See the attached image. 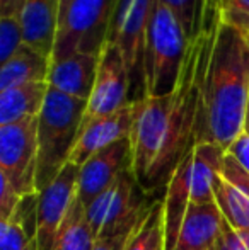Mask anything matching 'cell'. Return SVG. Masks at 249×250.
Masks as SVG:
<instances>
[{
  "label": "cell",
  "instance_id": "33",
  "mask_svg": "<svg viewBox=\"0 0 249 250\" xmlns=\"http://www.w3.org/2000/svg\"><path fill=\"white\" fill-rule=\"evenodd\" d=\"M75 2V0H60V16H58V22L63 19V16H65L67 12H68L70 5Z\"/></svg>",
  "mask_w": 249,
  "mask_h": 250
},
{
  "label": "cell",
  "instance_id": "16",
  "mask_svg": "<svg viewBox=\"0 0 249 250\" xmlns=\"http://www.w3.org/2000/svg\"><path fill=\"white\" fill-rule=\"evenodd\" d=\"M193 150L181 160L164 192V218H166V250H173L178 242L181 225L191 204Z\"/></svg>",
  "mask_w": 249,
  "mask_h": 250
},
{
  "label": "cell",
  "instance_id": "5",
  "mask_svg": "<svg viewBox=\"0 0 249 250\" xmlns=\"http://www.w3.org/2000/svg\"><path fill=\"white\" fill-rule=\"evenodd\" d=\"M118 0H75L58 22L51 62L72 55H99L108 41Z\"/></svg>",
  "mask_w": 249,
  "mask_h": 250
},
{
  "label": "cell",
  "instance_id": "7",
  "mask_svg": "<svg viewBox=\"0 0 249 250\" xmlns=\"http://www.w3.org/2000/svg\"><path fill=\"white\" fill-rule=\"evenodd\" d=\"M133 175L132 168H126L116 177V181L106 188L87 208H84L87 225L92 230L96 240L111 237L138 216L152 201L145 198Z\"/></svg>",
  "mask_w": 249,
  "mask_h": 250
},
{
  "label": "cell",
  "instance_id": "35",
  "mask_svg": "<svg viewBox=\"0 0 249 250\" xmlns=\"http://www.w3.org/2000/svg\"><path fill=\"white\" fill-rule=\"evenodd\" d=\"M222 3H224V0H220V5H222Z\"/></svg>",
  "mask_w": 249,
  "mask_h": 250
},
{
  "label": "cell",
  "instance_id": "24",
  "mask_svg": "<svg viewBox=\"0 0 249 250\" xmlns=\"http://www.w3.org/2000/svg\"><path fill=\"white\" fill-rule=\"evenodd\" d=\"M160 2L166 3L174 12L188 40L195 38L200 29V22H202L203 0H160Z\"/></svg>",
  "mask_w": 249,
  "mask_h": 250
},
{
  "label": "cell",
  "instance_id": "30",
  "mask_svg": "<svg viewBox=\"0 0 249 250\" xmlns=\"http://www.w3.org/2000/svg\"><path fill=\"white\" fill-rule=\"evenodd\" d=\"M222 177L226 181H229L234 188H237L239 191H243L244 194L249 196V174L230 157L226 151V160H224L222 167Z\"/></svg>",
  "mask_w": 249,
  "mask_h": 250
},
{
  "label": "cell",
  "instance_id": "11",
  "mask_svg": "<svg viewBox=\"0 0 249 250\" xmlns=\"http://www.w3.org/2000/svg\"><path fill=\"white\" fill-rule=\"evenodd\" d=\"M132 167V145L130 138L116 142L108 148L97 151L84 165L79 167L77 198L87 208L116 177Z\"/></svg>",
  "mask_w": 249,
  "mask_h": 250
},
{
  "label": "cell",
  "instance_id": "17",
  "mask_svg": "<svg viewBox=\"0 0 249 250\" xmlns=\"http://www.w3.org/2000/svg\"><path fill=\"white\" fill-rule=\"evenodd\" d=\"M226 150L213 143H196L193 148L191 170V203H215L213 184L222 174Z\"/></svg>",
  "mask_w": 249,
  "mask_h": 250
},
{
  "label": "cell",
  "instance_id": "15",
  "mask_svg": "<svg viewBox=\"0 0 249 250\" xmlns=\"http://www.w3.org/2000/svg\"><path fill=\"white\" fill-rule=\"evenodd\" d=\"M222 223L224 216L217 203H191L173 250H212L222 230Z\"/></svg>",
  "mask_w": 249,
  "mask_h": 250
},
{
  "label": "cell",
  "instance_id": "34",
  "mask_svg": "<svg viewBox=\"0 0 249 250\" xmlns=\"http://www.w3.org/2000/svg\"><path fill=\"white\" fill-rule=\"evenodd\" d=\"M244 133L249 135V99H248V105H246V116H244Z\"/></svg>",
  "mask_w": 249,
  "mask_h": 250
},
{
  "label": "cell",
  "instance_id": "27",
  "mask_svg": "<svg viewBox=\"0 0 249 250\" xmlns=\"http://www.w3.org/2000/svg\"><path fill=\"white\" fill-rule=\"evenodd\" d=\"M152 203H154V201H152ZM152 203H150V206H152ZM149 208H145V209H143L142 213L138 214V216L133 218V220L130 221L128 225H125V227L121 228L120 231L113 233L111 237L99 238V240H96V245H94L92 250H125L126 249V244H128V240L132 238L133 231L136 230V227H138V223L142 221V218L147 214Z\"/></svg>",
  "mask_w": 249,
  "mask_h": 250
},
{
  "label": "cell",
  "instance_id": "21",
  "mask_svg": "<svg viewBox=\"0 0 249 250\" xmlns=\"http://www.w3.org/2000/svg\"><path fill=\"white\" fill-rule=\"evenodd\" d=\"M215 203L222 213L224 220L236 230H249V196L234 188L229 181L217 177L213 184Z\"/></svg>",
  "mask_w": 249,
  "mask_h": 250
},
{
  "label": "cell",
  "instance_id": "4",
  "mask_svg": "<svg viewBox=\"0 0 249 250\" xmlns=\"http://www.w3.org/2000/svg\"><path fill=\"white\" fill-rule=\"evenodd\" d=\"M188 43L173 10L160 0H154L145 43V97L167 96L176 89Z\"/></svg>",
  "mask_w": 249,
  "mask_h": 250
},
{
  "label": "cell",
  "instance_id": "19",
  "mask_svg": "<svg viewBox=\"0 0 249 250\" xmlns=\"http://www.w3.org/2000/svg\"><path fill=\"white\" fill-rule=\"evenodd\" d=\"M51 60L34 48L23 44L19 51L0 65V90L24 83L46 82Z\"/></svg>",
  "mask_w": 249,
  "mask_h": 250
},
{
  "label": "cell",
  "instance_id": "8",
  "mask_svg": "<svg viewBox=\"0 0 249 250\" xmlns=\"http://www.w3.org/2000/svg\"><path fill=\"white\" fill-rule=\"evenodd\" d=\"M38 118L0 126V175L23 198L38 196Z\"/></svg>",
  "mask_w": 249,
  "mask_h": 250
},
{
  "label": "cell",
  "instance_id": "6",
  "mask_svg": "<svg viewBox=\"0 0 249 250\" xmlns=\"http://www.w3.org/2000/svg\"><path fill=\"white\" fill-rule=\"evenodd\" d=\"M154 0H118L108 41L121 51L130 75L132 102L145 99V43Z\"/></svg>",
  "mask_w": 249,
  "mask_h": 250
},
{
  "label": "cell",
  "instance_id": "25",
  "mask_svg": "<svg viewBox=\"0 0 249 250\" xmlns=\"http://www.w3.org/2000/svg\"><path fill=\"white\" fill-rule=\"evenodd\" d=\"M24 44L19 17H0V65L9 62Z\"/></svg>",
  "mask_w": 249,
  "mask_h": 250
},
{
  "label": "cell",
  "instance_id": "32",
  "mask_svg": "<svg viewBox=\"0 0 249 250\" xmlns=\"http://www.w3.org/2000/svg\"><path fill=\"white\" fill-rule=\"evenodd\" d=\"M24 0H0V17H19Z\"/></svg>",
  "mask_w": 249,
  "mask_h": 250
},
{
  "label": "cell",
  "instance_id": "12",
  "mask_svg": "<svg viewBox=\"0 0 249 250\" xmlns=\"http://www.w3.org/2000/svg\"><path fill=\"white\" fill-rule=\"evenodd\" d=\"M136 102H130L123 109L106 118H101L97 121L91 123L87 128H84L77 136V142L70 153L68 164L77 167L84 165L92 155L97 151L108 148L110 145L121 140L130 138L135 121Z\"/></svg>",
  "mask_w": 249,
  "mask_h": 250
},
{
  "label": "cell",
  "instance_id": "13",
  "mask_svg": "<svg viewBox=\"0 0 249 250\" xmlns=\"http://www.w3.org/2000/svg\"><path fill=\"white\" fill-rule=\"evenodd\" d=\"M97 65H99V55H91V53H80L58 62H51L46 82L50 89L75 99L89 101L96 82Z\"/></svg>",
  "mask_w": 249,
  "mask_h": 250
},
{
  "label": "cell",
  "instance_id": "31",
  "mask_svg": "<svg viewBox=\"0 0 249 250\" xmlns=\"http://www.w3.org/2000/svg\"><path fill=\"white\" fill-rule=\"evenodd\" d=\"M227 153L244 168L249 174V135L248 133H241L232 145L227 148Z\"/></svg>",
  "mask_w": 249,
  "mask_h": 250
},
{
  "label": "cell",
  "instance_id": "22",
  "mask_svg": "<svg viewBox=\"0 0 249 250\" xmlns=\"http://www.w3.org/2000/svg\"><path fill=\"white\" fill-rule=\"evenodd\" d=\"M94 245L96 237L86 221L82 203L77 198L55 250H92Z\"/></svg>",
  "mask_w": 249,
  "mask_h": 250
},
{
  "label": "cell",
  "instance_id": "23",
  "mask_svg": "<svg viewBox=\"0 0 249 250\" xmlns=\"http://www.w3.org/2000/svg\"><path fill=\"white\" fill-rule=\"evenodd\" d=\"M0 250H38L36 231H27L21 208L9 221L0 223Z\"/></svg>",
  "mask_w": 249,
  "mask_h": 250
},
{
  "label": "cell",
  "instance_id": "3",
  "mask_svg": "<svg viewBox=\"0 0 249 250\" xmlns=\"http://www.w3.org/2000/svg\"><path fill=\"white\" fill-rule=\"evenodd\" d=\"M86 105L87 101L75 99L55 89L48 90L45 105L38 116V194L50 186L68 164Z\"/></svg>",
  "mask_w": 249,
  "mask_h": 250
},
{
  "label": "cell",
  "instance_id": "10",
  "mask_svg": "<svg viewBox=\"0 0 249 250\" xmlns=\"http://www.w3.org/2000/svg\"><path fill=\"white\" fill-rule=\"evenodd\" d=\"M79 167L67 164L50 186L36 196L34 223L38 250H55L77 201Z\"/></svg>",
  "mask_w": 249,
  "mask_h": 250
},
{
  "label": "cell",
  "instance_id": "29",
  "mask_svg": "<svg viewBox=\"0 0 249 250\" xmlns=\"http://www.w3.org/2000/svg\"><path fill=\"white\" fill-rule=\"evenodd\" d=\"M24 198L14 189V186L0 175V223L9 221L19 211Z\"/></svg>",
  "mask_w": 249,
  "mask_h": 250
},
{
  "label": "cell",
  "instance_id": "26",
  "mask_svg": "<svg viewBox=\"0 0 249 250\" xmlns=\"http://www.w3.org/2000/svg\"><path fill=\"white\" fill-rule=\"evenodd\" d=\"M220 12L222 22L249 38V0H224Z\"/></svg>",
  "mask_w": 249,
  "mask_h": 250
},
{
  "label": "cell",
  "instance_id": "9",
  "mask_svg": "<svg viewBox=\"0 0 249 250\" xmlns=\"http://www.w3.org/2000/svg\"><path fill=\"white\" fill-rule=\"evenodd\" d=\"M130 94H132L130 75L121 51L113 43L106 41L99 53L96 82L87 101L79 133L87 128L91 123L114 114L125 105H128L132 102Z\"/></svg>",
  "mask_w": 249,
  "mask_h": 250
},
{
  "label": "cell",
  "instance_id": "18",
  "mask_svg": "<svg viewBox=\"0 0 249 250\" xmlns=\"http://www.w3.org/2000/svg\"><path fill=\"white\" fill-rule=\"evenodd\" d=\"M48 82L24 83L0 90V126L38 118L46 101Z\"/></svg>",
  "mask_w": 249,
  "mask_h": 250
},
{
  "label": "cell",
  "instance_id": "1",
  "mask_svg": "<svg viewBox=\"0 0 249 250\" xmlns=\"http://www.w3.org/2000/svg\"><path fill=\"white\" fill-rule=\"evenodd\" d=\"M200 29L188 43L176 89L167 96L136 102L130 145L132 172L145 194L166 189L171 175L195 148L202 62L220 22L219 0H203Z\"/></svg>",
  "mask_w": 249,
  "mask_h": 250
},
{
  "label": "cell",
  "instance_id": "14",
  "mask_svg": "<svg viewBox=\"0 0 249 250\" xmlns=\"http://www.w3.org/2000/svg\"><path fill=\"white\" fill-rule=\"evenodd\" d=\"M60 0H24L19 19L24 44L51 60L58 29Z\"/></svg>",
  "mask_w": 249,
  "mask_h": 250
},
{
  "label": "cell",
  "instance_id": "28",
  "mask_svg": "<svg viewBox=\"0 0 249 250\" xmlns=\"http://www.w3.org/2000/svg\"><path fill=\"white\" fill-rule=\"evenodd\" d=\"M212 250H249V230H236L226 220Z\"/></svg>",
  "mask_w": 249,
  "mask_h": 250
},
{
  "label": "cell",
  "instance_id": "2",
  "mask_svg": "<svg viewBox=\"0 0 249 250\" xmlns=\"http://www.w3.org/2000/svg\"><path fill=\"white\" fill-rule=\"evenodd\" d=\"M248 99L249 38L220 17L202 62L195 143H213L227 151L244 131Z\"/></svg>",
  "mask_w": 249,
  "mask_h": 250
},
{
  "label": "cell",
  "instance_id": "20",
  "mask_svg": "<svg viewBox=\"0 0 249 250\" xmlns=\"http://www.w3.org/2000/svg\"><path fill=\"white\" fill-rule=\"evenodd\" d=\"M125 250H166V218L162 199H154Z\"/></svg>",
  "mask_w": 249,
  "mask_h": 250
}]
</instances>
